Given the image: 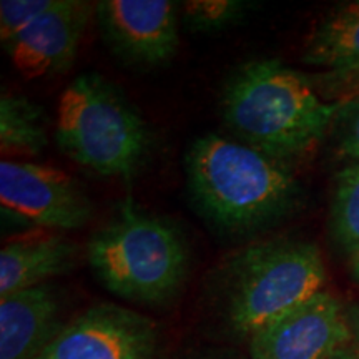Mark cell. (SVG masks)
I'll return each mask as SVG.
<instances>
[{"instance_id":"obj_4","label":"cell","mask_w":359,"mask_h":359,"mask_svg":"<svg viewBox=\"0 0 359 359\" xmlns=\"http://www.w3.org/2000/svg\"><path fill=\"white\" fill-rule=\"evenodd\" d=\"M321 251L308 241L276 238L238 251L223 269V313L228 330L251 338L269 323L323 291Z\"/></svg>"},{"instance_id":"obj_3","label":"cell","mask_w":359,"mask_h":359,"mask_svg":"<svg viewBox=\"0 0 359 359\" xmlns=\"http://www.w3.org/2000/svg\"><path fill=\"white\" fill-rule=\"evenodd\" d=\"M87 259L110 293L148 306L175 298L188 275V250L180 231L132 200L122 201L93 233Z\"/></svg>"},{"instance_id":"obj_18","label":"cell","mask_w":359,"mask_h":359,"mask_svg":"<svg viewBox=\"0 0 359 359\" xmlns=\"http://www.w3.org/2000/svg\"><path fill=\"white\" fill-rule=\"evenodd\" d=\"M57 0H2L0 2V39L6 45L29 29L35 20L55 6Z\"/></svg>"},{"instance_id":"obj_20","label":"cell","mask_w":359,"mask_h":359,"mask_svg":"<svg viewBox=\"0 0 359 359\" xmlns=\"http://www.w3.org/2000/svg\"><path fill=\"white\" fill-rule=\"evenodd\" d=\"M348 321L349 327H351V334L354 336V339H356L359 349V306L353 308L351 313H348Z\"/></svg>"},{"instance_id":"obj_2","label":"cell","mask_w":359,"mask_h":359,"mask_svg":"<svg viewBox=\"0 0 359 359\" xmlns=\"http://www.w3.org/2000/svg\"><path fill=\"white\" fill-rule=\"evenodd\" d=\"M185 170L193 203L222 230L268 226L299 201V187L285 163L215 133L191 143Z\"/></svg>"},{"instance_id":"obj_5","label":"cell","mask_w":359,"mask_h":359,"mask_svg":"<svg viewBox=\"0 0 359 359\" xmlns=\"http://www.w3.org/2000/svg\"><path fill=\"white\" fill-rule=\"evenodd\" d=\"M58 148L105 178H130L148 151V128L118 88L95 74L80 75L62 93Z\"/></svg>"},{"instance_id":"obj_1","label":"cell","mask_w":359,"mask_h":359,"mask_svg":"<svg viewBox=\"0 0 359 359\" xmlns=\"http://www.w3.org/2000/svg\"><path fill=\"white\" fill-rule=\"evenodd\" d=\"M338 103L280 60L241 65L222 92V115L241 143L281 163L311 154L330 135Z\"/></svg>"},{"instance_id":"obj_22","label":"cell","mask_w":359,"mask_h":359,"mask_svg":"<svg viewBox=\"0 0 359 359\" xmlns=\"http://www.w3.org/2000/svg\"><path fill=\"white\" fill-rule=\"evenodd\" d=\"M333 359H359V356H356V354L349 351V349H343V351H339L338 354Z\"/></svg>"},{"instance_id":"obj_9","label":"cell","mask_w":359,"mask_h":359,"mask_svg":"<svg viewBox=\"0 0 359 359\" xmlns=\"http://www.w3.org/2000/svg\"><path fill=\"white\" fill-rule=\"evenodd\" d=\"M95 13L103 39L125 64L151 69L178 50L177 7L168 0H102Z\"/></svg>"},{"instance_id":"obj_23","label":"cell","mask_w":359,"mask_h":359,"mask_svg":"<svg viewBox=\"0 0 359 359\" xmlns=\"http://www.w3.org/2000/svg\"><path fill=\"white\" fill-rule=\"evenodd\" d=\"M201 359H235V358H226V356H212V358H201Z\"/></svg>"},{"instance_id":"obj_13","label":"cell","mask_w":359,"mask_h":359,"mask_svg":"<svg viewBox=\"0 0 359 359\" xmlns=\"http://www.w3.org/2000/svg\"><path fill=\"white\" fill-rule=\"evenodd\" d=\"M303 62L330 72L359 67V0L333 8L313 27Z\"/></svg>"},{"instance_id":"obj_14","label":"cell","mask_w":359,"mask_h":359,"mask_svg":"<svg viewBox=\"0 0 359 359\" xmlns=\"http://www.w3.org/2000/svg\"><path fill=\"white\" fill-rule=\"evenodd\" d=\"M47 116L24 95L0 98V151L8 156H35L47 147Z\"/></svg>"},{"instance_id":"obj_11","label":"cell","mask_w":359,"mask_h":359,"mask_svg":"<svg viewBox=\"0 0 359 359\" xmlns=\"http://www.w3.org/2000/svg\"><path fill=\"white\" fill-rule=\"evenodd\" d=\"M60 298L50 285L0 298V359H37L60 333Z\"/></svg>"},{"instance_id":"obj_8","label":"cell","mask_w":359,"mask_h":359,"mask_svg":"<svg viewBox=\"0 0 359 359\" xmlns=\"http://www.w3.org/2000/svg\"><path fill=\"white\" fill-rule=\"evenodd\" d=\"M353 338L339 299L323 290L250 338L251 359H333Z\"/></svg>"},{"instance_id":"obj_16","label":"cell","mask_w":359,"mask_h":359,"mask_svg":"<svg viewBox=\"0 0 359 359\" xmlns=\"http://www.w3.org/2000/svg\"><path fill=\"white\" fill-rule=\"evenodd\" d=\"M183 20L196 32H218L240 20L245 2L238 0H193L182 4Z\"/></svg>"},{"instance_id":"obj_21","label":"cell","mask_w":359,"mask_h":359,"mask_svg":"<svg viewBox=\"0 0 359 359\" xmlns=\"http://www.w3.org/2000/svg\"><path fill=\"white\" fill-rule=\"evenodd\" d=\"M351 275L359 283V250L351 255Z\"/></svg>"},{"instance_id":"obj_15","label":"cell","mask_w":359,"mask_h":359,"mask_svg":"<svg viewBox=\"0 0 359 359\" xmlns=\"http://www.w3.org/2000/svg\"><path fill=\"white\" fill-rule=\"evenodd\" d=\"M331 233L341 250H359V167H343L334 177L330 213Z\"/></svg>"},{"instance_id":"obj_12","label":"cell","mask_w":359,"mask_h":359,"mask_svg":"<svg viewBox=\"0 0 359 359\" xmlns=\"http://www.w3.org/2000/svg\"><path fill=\"white\" fill-rule=\"evenodd\" d=\"M80 248L50 230H35L8 240L0 250V298L47 285L75 266Z\"/></svg>"},{"instance_id":"obj_17","label":"cell","mask_w":359,"mask_h":359,"mask_svg":"<svg viewBox=\"0 0 359 359\" xmlns=\"http://www.w3.org/2000/svg\"><path fill=\"white\" fill-rule=\"evenodd\" d=\"M330 138L343 167H359V102L338 103Z\"/></svg>"},{"instance_id":"obj_6","label":"cell","mask_w":359,"mask_h":359,"mask_svg":"<svg viewBox=\"0 0 359 359\" xmlns=\"http://www.w3.org/2000/svg\"><path fill=\"white\" fill-rule=\"evenodd\" d=\"M0 203L40 230H77L93 217L92 200L70 175L30 161L2 160Z\"/></svg>"},{"instance_id":"obj_19","label":"cell","mask_w":359,"mask_h":359,"mask_svg":"<svg viewBox=\"0 0 359 359\" xmlns=\"http://www.w3.org/2000/svg\"><path fill=\"white\" fill-rule=\"evenodd\" d=\"M323 98L333 103L359 102V67L341 72H330L323 82Z\"/></svg>"},{"instance_id":"obj_7","label":"cell","mask_w":359,"mask_h":359,"mask_svg":"<svg viewBox=\"0 0 359 359\" xmlns=\"http://www.w3.org/2000/svg\"><path fill=\"white\" fill-rule=\"evenodd\" d=\"M158 346L150 318L102 303L67 323L37 359H156Z\"/></svg>"},{"instance_id":"obj_10","label":"cell","mask_w":359,"mask_h":359,"mask_svg":"<svg viewBox=\"0 0 359 359\" xmlns=\"http://www.w3.org/2000/svg\"><path fill=\"white\" fill-rule=\"evenodd\" d=\"M93 13L95 6L85 0H57L50 11L4 45L13 67L29 80L65 72L77 57Z\"/></svg>"}]
</instances>
